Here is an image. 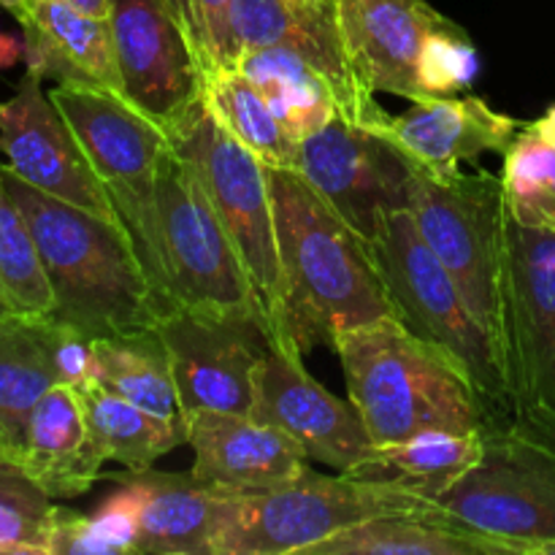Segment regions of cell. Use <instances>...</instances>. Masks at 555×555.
Instances as JSON below:
<instances>
[{
    "label": "cell",
    "instance_id": "obj_1",
    "mask_svg": "<svg viewBox=\"0 0 555 555\" xmlns=\"http://www.w3.org/2000/svg\"><path fill=\"white\" fill-rule=\"evenodd\" d=\"M287 341L334 347L341 331L393 314L369 242L296 171L269 168ZM396 318V314H393Z\"/></svg>",
    "mask_w": 555,
    "mask_h": 555
},
{
    "label": "cell",
    "instance_id": "obj_2",
    "mask_svg": "<svg viewBox=\"0 0 555 555\" xmlns=\"http://www.w3.org/2000/svg\"><path fill=\"white\" fill-rule=\"evenodd\" d=\"M3 173L36 238L54 318L90 339L155 328L160 304L125 222L52 198L5 166Z\"/></svg>",
    "mask_w": 555,
    "mask_h": 555
},
{
    "label": "cell",
    "instance_id": "obj_3",
    "mask_svg": "<svg viewBox=\"0 0 555 555\" xmlns=\"http://www.w3.org/2000/svg\"><path fill=\"white\" fill-rule=\"evenodd\" d=\"M331 350L339 356L350 401L374 444L423 431L472 434L499 426L469 374L393 314L341 331Z\"/></svg>",
    "mask_w": 555,
    "mask_h": 555
},
{
    "label": "cell",
    "instance_id": "obj_4",
    "mask_svg": "<svg viewBox=\"0 0 555 555\" xmlns=\"http://www.w3.org/2000/svg\"><path fill=\"white\" fill-rule=\"evenodd\" d=\"M128 231L163 314L171 309L233 312L255 314L263 323L258 296L231 236L193 168L173 146L160 163L144 217Z\"/></svg>",
    "mask_w": 555,
    "mask_h": 555
},
{
    "label": "cell",
    "instance_id": "obj_5",
    "mask_svg": "<svg viewBox=\"0 0 555 555\" xmlns=\"http://www.w3.org/2000/svg\"><path fill=\"white\" fill-rule=\"evenodd\" d=\"M437 507L396 482L307 469L274 491L228 493L217 526V555H304L366 520Z\"/></svg>",
    "mask_w": 555,
    "mask_h": 555
},
{
    "label": "cell",
    "instance_id": "obj_6",
    "mask_svg": "<svg viewBox=\"0 0 555 555\" xmlns=\"http://www.w3.org/2000/svg\"><path fill=\"white\" fill-rule=\"evenodd\" d=\"M369 249L388 291L393 314L421 339L448 352L472 377L496 423L515 415L504 388L491 331L480 323L464 291L434 255L406 209L383 220Z\"/></svg>",
    "mask_w": 555,
    "mask_h": 555
},
{
    "label": "cell",
    "instance_id": "obj_7",
    "mask_svg": "<svg viewBox=\"0 0 555 555\" xmlns=\"http://www.w3.org/2000/svg\"><path fill=\"white\" fill-rule=\"evenodd\" d=\"M171 146L193 168L222 228L231 236L258 296L271 345L296 352L287 341L280 244L263 160L217 122L204 103V95L171 130Z\"/></svg>",
    "mask_w": 555,
    "mask_h": 555
},
{
    "label": "cell",
    "instance_id": "obj_8",
    "mask_svg": "<svg viewBox=\"0 0 555 555\" xmlns=\"http://www.w3.org/2000/svg\"><path fill=\"white\" fill-rule=\"evenodd\" d=\"M486 453L442 499L439 507L513 555H531L555 542V428L534 412H515L486 428Z\"/></svg>",
    "mask_w": 555,
    "mask_h": 555
},
{
    "label": "cell",
    "instance_id": "obj_9",
    "mask_svg": "<svg viewBox=\"0 0 555 555\" xmlns=\"http://www.w3.org/2000/svg\"><path fill=\"white\" fill-rule=\"evenodd\" d=\"M493 339L513 412L555 417V233L524 225L507 206Z\"/></svg>",
    "mask_w": 555,
    "mask_h": 555
},
{
    "label": "cell",
    "instance_id": "obj_10",
    "mask_svg": "<svg viewBox=\"0 0 555 555\" xmlns=\"http://www.w3.org/2000/svg\"><path fill=\"white\" fill-rule=\"evenodd\" d=\"M504 182L491 171L434 173L412 166L406 211L488 331H496ZM496 341V339H493Z\"/></svg>",
    "mask_w": 555,
    "mask_h": 555
},
{
    "label": "cell",
    "instance_id": "obj_11",
    "mask_svg": "<svg viewBox=\"0 0 555 555\" xmlns=\"http://www.w3.org/2000/svg\"><path fill=\"white\" fill-rule=\"evenodd\" d=\"M157 331L171 356L184 417L198 410L253 415L260 363L271 350L260 318L171 309Z\"/></svg>",
    "mask_w": 555,
    "mask_h": 555
},
{
    "label": "cell",
    "instance_id": "obj_12",
    "mask_svg": "<svg viewBox=\"0 0 555 555\" xmlns=\"http://www.w3.org/2000/svg\"><path fill=\"white\" fill-rule=\"evenodd\" d=\"M125 98L168 135L204 95L206 68L171 0H108Z\"/></svg>",
    "mask_w": 555,
    "mask_h": 555
},
{
    "label": "cell",
    "instance_id": "obj_13",
    "mask_svg": "<svg viewBox=\"0 0 555 555\" xmlns=\"http://www.w3.org/2000/svg\"><path fill=\"white\" fill-rule=\"evenodd\" d=\"M49 98L79 139L125 228L139 222L152 201L160 163L171 152V135L114 92L54 85Z\"/></svg>",
    "mask_w": 555,
    "mask_h": 555
},
{
    "label": "cell",
    "instance_id": "obj_14",
    "mask_svg": "<svg viewBox=\"0 0 555 555\" xmlns=\"http://www.w3.org/2000/svg\"><path fill=\"white\" fill-rule=\"evenodd\" d=\"M296 171L366 242L377 236L385 217L410 204L412 163L341 114L298 144Z\"/></svg>",
    "mask_w": 555,
    "mask_h": 555
},
{
    "label": "cell",
    "instance_id": "obj_15",
    "mask_svg": "<svg viewBox=\"0 0 555 555\" xmlns=\"http://www.w3.org/2000/svg\"><path fill=\"white\" fill-rule=\"evenodd\" d=\"M41 81V76L27 70L14 95L0 103L3 166L52 198L68 201L108 220H122Z\"/></svg>",
    "mask_w": 555,
    "mask_h": 555
},
{
    "label": "cell",
    "instance_id": "obj_16",
    "mask_svg": "<svg viewBox=\"0 0 555 555\" xmlns=\"http://www.w3.org/2000/svg\"><path fill=\"white\" fill-rule=\"evenodd\" d=\"M231 27L238 54L244 49L287 47L307 57L328 79L339 114L352 125L374 130L388 114L352 65L339 0H233Z\"/></svg>",
    "mask_w": 555,
    "mask_h": 555
},
{
    "label": "cell",
    "instance_id": "obj_17",
    "mask_svg": "<svg viewBox=\"0 0 555 555\" xmlns=\"http://www.w3.org/2000/svg\"><path fill=\"white\" fill-rule=\"evenodd\" d=\"M253 415L296 439L312 461L347 472L374 448L361 412L304 366V356L271 345L255 385Z\"/></svg>",
    "mask_w": 555,
    "mask_h": 555
},
{
    "label": "cell",
    "instance_id": "obj_18",
    "mask_svg": "<svg viewBox=\"0 0 555 555\" xmlns=\"http://www.w3.org/2000/svg\"><path fill=\"white\" fill-rule=\"evenodd\" d=\"M193 475L222 493H263L298 480L309 455L296 439L255 415L198 410L188 415Z\"/></svg>",
    "mask_w": 555,
    "mask_h": 555
},
{
    "label": "cell",
    "instance_id": "obj_19",
    "mask_svg": "<svg viewBox=\"0 0 555 555\" xmlns=\"http://www.w3.org/2000/svg\"><path fill=\"white\" fill-rule=\"evenodd\" d=\"M518 130V119L496 112L477 95H426L412 103L410 112L385 114L372 133L399 150L412 166L450 173L488 152L504 155Z\"/></svg>",
    "mask_w": 555,
    "mask_h": 555
},
{
    "label": "cell",
    "instance_id": "obj_20",
    "mask_svg": "<svg viewBox=\"0 0 555 555\" xmlns=\"http://www.w3.org/2000/svg\"><path fill=\"white\" fill-rule=\"evenodd\" d=\"M347 52L363 85L377 95L423 101L417 57L428 33L450 25L426 0H339Z\"/></svg>",
    "mask_w": 555,
    "mask_h": 555
},
{
    "label": "cell",
    "instance_id": "obj_21",
    "mask_svg": "<svg viewBox=\"0 0 555 555\" xmlns=\"http://www.w3.org/2000/svg\"><path fill=\"white\" fill-rule=\"evenodd\" d=\"M16 22L22 25L27 70L65 87L125 98L108 16L87 14L68 0H30Z\"/></svg>",
    "mask_w": 555,
    "mask_h": 555
},
{
    "label": "cell",
    "instance_id": "obj_22",
    "mask_svg": "<svg viewBox=\"0 0 555 555\" xmlns=\"http://www.w3.org/2000/svg\"><path fill=\"white\" fill-rule=\"evenodd\" d=\"M112 480L139 493L135 553L217 555V526L228 493L201 482L193 472H122Z\"/></svg>",
    "mask_w": 555,
    "mask_h": 555
},
{
    "label": "cell",
    "instance_id": "obj_23",
    "mask_svg": "<svg viewBox=\"0 0 555 555\" xmlns=\"http://www.w3.org/2000/svg\"><path fill=\"white\" fill-rule=\"evenodd\" d=\"M106 461L76 390L70 385L49 388L27 423L22 469L52 499H76L95 486Z\"/></svg>",
    "mask_w": 555,
    "mask_h": 555
},
{
    "label": "cell",
    "instance_id": "obj_24",
    "mask_svg": "<svg viewBox=\"0 0 555 555\" xmlns=\"http://www.w3.org/2000/svg\"><path fill=\"white\" fill-rule=\"evenodd\" d=\"M54 385L52 318L11 314L0 323V459L20 464L33 410Z\"/></svg>",
    "mask_w": 555,
    "mask_h": 555
},
{
    "label": "cell",
    "instance_id": "obj_25",
    "mask_svg": "<svg viewBox=\"0 0 555 555\" xmlns=\"http://www.w3.org/2000/svg\"><path fill=\"white\" fill-rule=\"evenodd\" d=\"M304 555H513V551L437 507L366 520L312 545Z\"/></svg>",
    "mask_w": 555,
    "mask_h": 555
},
{
    "label": "cell",
    "instance_id": "obj_26",
    "mask_svg": "<svg viewBox=\"0 0 555 555\" xmlns=\"http://www.w3.org/2000/svg\"><path fill=\"white\" fill-rule=\"evenodd\" d=\"M486 453V434L472 431H423L410 439L388 444H374L345 475L361 480L396 482L421 496L439 499L480 464Z\"/></svg>",
    "mask_w": 555,
    "mask_h": 555
},
{
    "label": "cell",
    "instance_id": "obj_27",
    "mask_svg": "<svg viewBox=\"0 0 555 555\" xmlns=\"http://www.w3.org/2000/svg\"><path fill=\"white\" fill-rule=\"evenodd\" d=\"M236 68L263 92L285 133L298 144L339 114L328 79L296 49H244Z\"/></svg>",
    "mask_w": 555,
    "mask_h": 555
},
{
    "label": "cell",
    "instance_id": "obj_28",
    "mask_svg": "<svg viewBox=\"0 0 555 555\" xmlns=\"http://www.w3.org/2000/svg\"><path fill=\"white\" fill-rule=\"evenodd\" d=\"M92 345H95L98 383L160 421L188 426L173 379L171 356L157 325L130 334L103 336Z\"/></svg>",
    "mask_w": 555,
    "mask_h": 555
},
{
    "label": "cell",
    "instance_id": "obj_29",
    "mask_svg": "<svg viewBox=\"0 0 555 555\" xmlns=\"http://www.w3.org/2000/svg\"><path fill=\"white\" fill-rule=\"evenodd\" d=\"M74 390L98 448L108 461L125 466V472L152 469L163 455L188 444V426L150 415L98 379H87Z\"/></svg>",
    "mask_w": 555,
    "mask_h": 555
},
{
    "label": "cell",
    "instance_id": "obj_30",
    "mask_svg": "<svg viewBox=\"0 0 555 555\" xmlns=\"http://www.w3.org/2000/svg\"><path fill=\"white\" fill-rule=\"evenodd\" d=\"M204 103L217 122L247 146L269 168H296L298 141H293L271 112L263 92L236 68H215L206 74Z\"/></svg>",
    "mask_w": 555,
    "mask_h": 555
},
{
    "label": "cell",
    "instance_id": "obj_31",
    "mask_svg": "<svg viewBox=\"0 0 555 555\" xmlns=\"http://www.w3.org/2000/svg\"><path fill=\"white\" fill-rule=\"evenodd\" d=\"M502 182L515 220L555 233V106L515 133Z\"/></svg>",
    "mask_w": 555,
    "mask_h": 555
},
{
    "label": "cell",
    "instance_id": "obj_32",
    "mask_svg": "<svg viewBox=\"0 0 555 555\" xmlns=\"http://www.w3.org/2000/svg\"><path fill=\"white\" fill-rule=\"evenodd\" d=\"M0 293L22 314H49L54 309L52 287L36 238L5 184L3 163H0Z\"/></svg>",
    "mask_w": 555,
    "mask_h": 555
},
{
    "label": "cell",
    "instance_id": "obj_33",
    "mask_svg": "<svg viewBox=\"0 0 555 555\" xmlns=\"http://www.w3.org/2000/svg\"><path fill=\"white\" fill-rule=\"evenodd\" d=\"M57 504L16 461L0 459V555H52Z\"/></svg>",
    "mask_w": 555,
    "mask_h": 555
},
{
    "label": "cell",
    "instance_id": "obj_34",
    "mask_svg": "<svg viewBox=\"0 0 555 555\" xmlns=\"http://www.w3.org/2000/svg\"><path fill=\"white\" fill-rule=\"evenodd\" d=\"M477 49L455 22L428 33L417 57V79L426 95H455L475 85Z\"/></svg>",
    "mask_w": 555,
    "mask_h": 555
},
{
    "label": "cell",
    "instance_id": "obj_35",
    "mask_svg": "<svg viewBox=\"0 0 555 555\" xmlns=\"http://www.w3.org/2000/svg\"><path fill=\"white\" fill-rule=\"evenodd\" d=\"M233 0H188L190 36L198 47L206 74L225 65H236V41L231 27Z\"/></svg>",
    "mask_w": 555,
    "mask_h": 555
},
{
    "label": "cell",
    "instance_id": "obj_36",
    "mask_svg": "<svg viewBox=\"0 0 555 555\" xmlns=\"http://www.w3.org/2000/svg\"><path fill=\"white\" fill-rule=\"evenodd\" d=\"M49 318H52V358L60 385L76 388L87 379H95V345H92L95 339L57 320L52 312Z\"/></svg>",
    "mask_w": 555,
    "mask_h": 555
},
{
    "label": "cell",
    "instance_id": "obj_37",
    "mask_svg": "<svg viewBox=\"0 0 555 555\" xmlns=\"http://www.w3.org/2000/svg\"><path fill=\"white\" fill-rule=\"evenodd\" d=\"M52 555H106L92 531L90 518L76 509L57 507L52 529Z\"/></svg>",
    "mask_w": 555,
    "mask_h": 555
},
{
    "label": "cell",
    "instance_id": "obj_38",
    "mask_svg": "<svg viewBox=\"0 0 555 555\" xmlns=\"http://www.w3.org/2000/svg\"><path fill=\"white\" fill-rule=\"evenodd\" d=\"M20 60H25V41L9 36V33H0V70L14 68Z\"/></svg>",
    "mask_w": 555,
    "mask_h": 555
},
{
    "label": "cell",
    "instance_id": "obj_39",
    "mask_svg": "<svg viewBox=\"0 0 555 555\" xmlns=\"http://www.w3.org/2000/svg\"><path fill=\"white\" fill-rule=\"evenodd\" d=\"M68 3L76 5V9L87 11V14L108 16V0H68Z\"/></svg>",
    "mask_w": 555,
    "mask_h": 555
},
{
    "label": "cell",
    "instance_id": "obj_40",
    "mask_svg": "<svg viewBox=\"0 0 555 555\" xmlns=\"http://www.w3.org/2000/svg\"><path fill=\"white\" fill-rule=\"evenodd\" d=\"M0 5H3L9 14H14V20H20L27 11V5H30V0H0Z\"/></svg>",
    "mask_w": 555,
    "mask_h": 555
},
{
    "label": "cell",
    "instance_id": "obj_41",
    "mask_svg": "<svg viewBox=\"0 0 555 555\" xmlns=\"http://www.w3.org/2000/svg\"><path fill=\"white\" fill-rule=\"evenodd\" d=\"M171 5L177 9V14L182 16V22L188 25V30H190V5H188V0H171Z\"/></svg>",
    "mask_w": 555,
    "mask_h": 555
},
{
    "label": "cell",
    "instance_id": "obj_42",
    "mask_svg": "<svg viewBox=\"0 0 555 555\" xmlns=\"http://www.w3.org/2000/svg\"><path fill=\"white\" fill-rule=\"evenodd\" d=\"M11 314H16V309L11 307V304H9V298H5L3 293H0V323H3V320H9Z\"/></svg>",
    "mask_w": 555,
    "mask_h": 555
},
{
    "label": "cell",
    "instance_id": "obj_43",
    "mask_svg": "<svg viewBox=\"0 0 555 555\" xmlns=\"http://www.w3.org/2000/svg\"><path fill=\"white\" fill-rule=\"evenodd\" d=\"M534 415H540V412H534ZM542 417H547V421H551L553 428H555V417H551V415H542Z\"/></svg>",
    "mask_w": 555,
    "mask_h": 555
}]
</instances>
